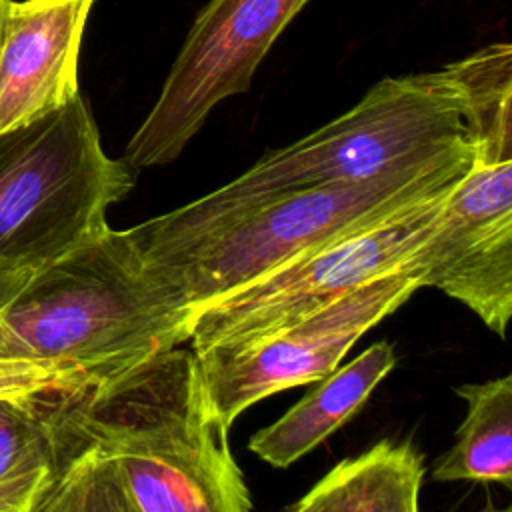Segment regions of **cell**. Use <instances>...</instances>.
<instances>
[{
	"label": "cell",
	"mask_w": 512,
	"mask_h": 512,
	"mask_svg": "<svg viewBox=\"0 0 512 512\" xmlns=\"http://www.w3.org/2000/svg\"><path fill=\"white\" fill-rule=\"evenodd\" d=\"M136 184L110 158L78 92L62 108L0 134V262L42 264L102 232Z\"/></svg>",
	"instance_id": "obj_5"
},
{
	"label": "cell",
	"mask_w": 512,
	"mask_h": 512,
	"mask_svg": "<svg viewBox=\"0 0 512 512\" xmlns=\"http://www.w3.org/2000/svg\"><path fill=\"white\" fill-rule=\"evenodd\" d=\"M58 464L22 470L0 482V512H30L52 480Z\"/></svg>",
	"instance_id": "obj_18"
},
{
	"label": "cell",
	"mask_w": 512,
	"mask_h": 512,
	"mask_svg": "<svg viewBox=\"0 0 512 512\" xmlns=\"http://www.w3.org/2000/svg\"><path fill=\"white\" fill-rule=\"evenodd\" d=\"M194 314L128 230L42 264L0 262V362L64 372L90 390L188 342Z\"/></svg>",
	"instance_id": "obj_1"
},
{
	"label": "cell",
	"mask_w": 512,
	"mask_h": 512,
	"mask_svg": "<svg viewBox=\"0 0 512 512\" xmlns=\"http://www.w3.org/2000/svg\"><path fill=\"white\" fill-rule=\"evenodd\" d=\"M440 70L462 98L474 156L512 160V46L496 42Z\"/></svg>",
	"instance_id": "obj_13"
},
{
	"label": "cell",
	"mask_w": 512,
	"mask_h": 512,
	"mask_svg": "<svg viewBox=\"0 0 512 512\" xmlns=\"http://www.w3.org/2000/svg\"><path fill=\"white\" fill-rule=\"evenodd\" d=\"M468 140L464 106L442 70L386 76L342 116L264 154L228 184L128 228L148 250L234 218L274 198L360 182Z\"/></svg>",
	"instance_id": "obj_3"
},
{
	"label": "cell",
	"mask_w": 512,
	"mask_h": 512,
	"mask_svg": "<svg viewBox=\"0 0 512 512\" xmlns=\"http://www.w3.org/2000/svg\"><path fill=\"white\" fill-rule=\"evenodd\" d=\"M94 0H10L0 46V134L70 102Z\"/></svg>",
	"instance_id": "obj_10"
},
{
	"label": "cell",
	"mask_w": 512,
	"mask_h": 512,
	"mask_svg": "<svg viewBox=\"0 0 512 512\" xmlns=\"http://www.w3.org/2000/svg\"><path fill=\"white\" fill-rule=\"evenodd\" d=\"M8 2L10 0H0V46L4 40V28H6V16H8Z\"/></svg>",
	"instance_id": "obj_19"
},
{
	"label": "cell",
	"mask_w": 512,
	"mask_h": 512,
	"mask_svg": "<svg viewBox=\"0 0 512 512\" xmlns=\"http://www.w3.org/2000/svg\"><path fill=\"white\" fill-rule=\"evenodd\" d=\"M474 158L468 140L360 182L274 198L202 232L140 250L196 314L288 262L452 188Z\"/></svg>",
	"instance_id": "obj_4"
},
{
	"label": "cell",
	"mask_w": 512,
	"mask_h": 512,
	"mask_svg": "<svg viewBox=\"0 0 512 512\" xmlns=\"http://www.w3.org/2000/svg\"><path fill=\"white\" fill-rule=\"evenodd\" d=\"M422 278L420 266L400 268L244 348L200 354L202 380L216 414L232 426L262 398L322 380L372 326L422 288Z\"/></svg>",
	"instance_id": "obj_8"
},
{
	"label": "cell",
	"mask_w": 512,
	"mask_h": 512,
	"mask_svg": "<svg viewBox=\"0 0 512 512\" xmlns=\"http://www.w3.org/2000/svg\"><path fill=\"white\" fill-rule=\"evenodd\" d=\"M396 364V350L380 340L318 380V386L276 422L254 432L248 448L270 466L286 468L340 430L368 402Z\"/></svg>",
	"instance_id": "obj_11"
},
{
	"label": "cell",
	"mask_w": 512,
	"mask_h": 512,
	"mask_svg": "<svg viewBox=\"0 0 512 512\" xmlns=\"http://www.w3.org/2000/svg\"><path fill=\"white\" fill-rule=\"evenodd\" d=\"M308 2L208 0L122 160L134 170L176 160L222 100L250 90L262 58Z\"/></svg>",
	"instance_id": "obj_7"
},
{
	"label": "cell",
	"mask_w": 512,
	"mask_h": 512,
	"mask_svg": "<svg viewBox=\"0 0 512 512\" xmlns=\"http://www.w3.org/2000/svg\"><path fill=\"white\" fill-rule=\"evenodd\" d=\"M138 512H250V492L198 356L174 346L70 404Z\"/></svg>",
	"instance_id": "obj_2"
},
{
	"label": "cell",
	"mask_w": 512,
	"mask_h": 512,
	"mask_svg": "<svg viewBox=\"0 0 512 512\" xmlns=\"http://www.w3.org/2000/svg\"><path fill=\"white\" fill-rule=\"evenodd\" d=\"M480 512H512V506H510V504H508V506H496V504L488 498Z\"/></svg>",
	"instance_id": "obj_20"
},
{
	"label": "cell",
	"mask_w": 512,
	"mask_h": 512,
	"mask_svg": "<svg viewBox=\"0 0 512 512\" xmlns=\"http://www.w3.org/2000/svg\"><path fill=\"white\" fill-rule=\"evenodd\" d=\"M454 392L466 402L454 444L434 466L436 482H496L512 488V376L462 384Z\"/></svg>",
	"instance_id": "obj_12"
},
{
	"label": "cell",
	"mask_w": 512,
	"mask_h": 512,
	"mask_svg": "<svg viewBox=\"0 0 512 512\" xmlns=\"http://www.w3.org/2000/svg\"><path fill=\"white\" fill-rule=\"evenodd\" d=\"M30 512H138L112 462L72 424L60 464Z\"/></svg>",
	"instance_id": "obj_14"
},
{
	"label": "cell",
	"mask_w": 512,
	"mask_h": 512,
	"mask_svg": "<svg viewBox=\"0 0 512 512\" xmlns=\"http://www.w3.org/2000/svg\"><path fill=\"white\" fill-rule=\"evenodd\" d=\"M90 388L80 380L38 364L0 362V398L44 394H84Z\"/></svg>",
	"instance_id": "obj_16"
},
{
	"label": "cell",
	"mask_w": 512,
	"mask_h": 512,
	"mask_svg": "<svg viewBox=\"0 0 512 512\" xmlns=\"http://www.w3.org/2000/svg\"><path fill=\"white\" fill-rule=\"evenodd\" d=\"M414 448L378 442L360 456L338 462L290 512H370L380 490Z\"/></svg>",
	"instance_id": "obj_15"
},
{
	"label": "cell",
	"mask_w": 512,
	"mask_h": 512,
	"mask_svg": "<svg viewBox=\"0 0 512 512\" xmlns=\"http://www.w3.org/2000/svg\"><path fill=\"white\" fill-rule=\"evenodd\" d=\"M436 286L506 338L512 314V160L472 158L418 252Z\"/></svg>",
	"instance_id": "obj_9"
},
{
	"label": "cell",
	"mask_w": 512,
	"mask_h": 512,
	"mask_svg": "<svg viewBox=\"0 0 512 512\" xmlns=\"http://www.w3.org/2000/svg\"><path fill=\"white\" fill-rule=\"evenodd\" d=\"M450 190L320 246L204 306L192 322L190 350L200 356L244 348L366 282L420 266L418 252L434 232Z\"/></svg>",
	"instance_id": "obj_6"
},
{
	"label": "cell",
	"mask_w": 512,
	"mask_h": 512,
	"mask_svg": "<svg viewBox=\"0 0 512 512\" xmlns=\"http://www.w3.org/2000/svg\"><path fill=\"white\" fill-rule=\"evenodd\" d=\"M424 478L422 456L414 450L380 490L370 512H420L418 496Z\"/></svg>",
	"instance_id": "obj_17"
}]
</instances>
